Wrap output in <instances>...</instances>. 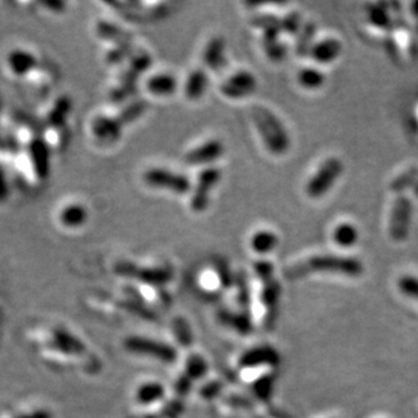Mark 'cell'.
<instances>
[{
    "label": "cell",
    "mask_w": 418,
    "mask_h": 418,
    "mask_svg": "<svg viewBox=\"0 0 418 418\" xmlns=\"http://www.w3.org/2000/svg\"><path fill=\"white\" fill-rule=\"evenodd\" d=\"M317 33V26L313 22H308L302 26L298 33V38L295 42V52L298 56H309L310 50L314 45V38Z\"/></svg>",
    "instance_id": "29"
},
{
    "label": "cell",
    "mask_w": 418,
    "mask_h": 418,
    "mask_svg": "<svg viewBox=\"0 0 418 418\" xmlns=\"http://www.w3.org/2000/svg\"><path fill=\"white\" fill-rule=\"evenodd\" d=\"M149 64H151V57L148 54H137L130 60L127 69L139 76L145 69H148Z\"/></svg>",
    "instance_id": "41"
},
{
    "label": "cell",
    "mask_w": 418,
    "mask_h": 418,
    "mask_svg": "<svg viewBox=\"0 0 418 418\" xmlns=\"http://www.w3.org/2000/svg\"><path fill=\"white\" fill-rule=\"evenodd\" d=\"M410 13H412V16H414L418 21V1L412 3V6H410Z\"/></svg>",
    "instance_id": "44"
},
{
    "label": "cell",
    "mask_w": 418,
    "mask_h": 418,
    "mask_svg": "<svg viewBox=\"0 0 418 418\" xmlns=\"http://www.w3.org/2000/svg\"><path fill=\"white\" fill-rule=\"evenodd\" d=\"M178 88L176 79L167 74L153 75L146 80V90L156 96H167L175 93Z\"/></svg>",
    "instance_id": "22"
},
{
    "label": "cell",
    "mask_w": 418,
    "mask_h": 418,
    "mask_svg": "<svg viewBox=\"0 0 418 418\" xmlns=\"http://www.w3.org/2000/svg\"><path fill=\"white\" fill-rule=\"evenodd\" d=\"M325 74H323L317 68H303L298 72V83L306 90H317L321 88L325 83Z\"/></svg>",
    "instance_id": "31"
},
{
    "label": "cell",
    "mask_w": 418,
    "mask_h": 418,
    "mask_svg": "<svg viewBox=\"0 0 418 418\" xmlns=\"http://www.w3.org/2000/svg\"><path fill=\"white\" fill-rule=\"evenodd\" d=\"M226 271L223 265H214L213 268L203 271L199 277L202 291H204L206 294L217 295L222 290H228L233 281Z\"/></svg>",
    "instance_id": "13"
},
{
    "label": "cell",
    "mask_w": 418,
    "mask_h": 418,
    "mask_svg": "<svg viewBox=\"0 0 418 418\" xmlns=\"http://www.w3.org/2000/svg\"><path fill=\"white\" fill-rule=\"evenodd\" d=\"M209 371V364L206 359L198 355V354H191L185 359L182 364V370L179 372L180 376L186 378L192 385L197 381H203Z\"/></svg>",
    "instance_id": "19"
},
{
    "label": "cell",
    "mask_w": 418,
    "mask_h": 418,
    "mask_svg": "<svg viewBox=\"0 0 418 418\" xmlns=\"http://www.w3.org/2000/svg\"><path fill=\"white\" fill-rule=\"evenodd\" d=\"M400 293L407 298L412 299L418 303V278L413 275H403L398 279L397 281Z\"/></svg>",
    "instance_id": "35"
},
{
    "label": "cell",
    "mask_w": 418,
    "mask_h": 418,
    "mask_svg": "<svg viewBox=\"0 0 418 418\" xmlns=\"http://www.w3.org/2000/svg\"><path fill=\"white\" fill-rule=\"evenodd\" d=\"M344 170V164L339 157H327L315 170L306 185V194L311 199H320L336 185Z\"/></svg>",
    "instance_id": "5"
},
{
    "label": "cell",
    "mask_w": 418,
    "mask_h": 418,
    "mask_svg": "<svg viewBox=\"0 0 418 418\" xmlns=\"http://www.w3.org/2000/svg\"><path fill=\"white\" fill-rule=\"evenodd\" d=\"M279 37L280 34L264 33L263 40H262L265 54L268 56L269 60L275 62L284 60L287 56V47L279 40Z\"/></svg>",
    "instance_id": "28"
},
{
    "label": "cell",
    "mask_w": 418,
    "mask_h": 418,
    "mask_svg": "<svg viewBox=\"0 0 418 418\" xmlns=\"http://www.w3.org/2000/svg\"><path fill=\"white\" fill-rule=\"evenodd\" d=\"M314 274H332L347 278H359L364 274L360 259L344 255H314L284 268V277L290 280L306 278Z\"/></svg>",
    "instance_id": "1"
},
{
    "label": "cell",
    "mask_w": 418,
    "mask_h": 418,
    "mask_svg": "<svg viewBox=\"0 0 418 418\" xmlns=\"http://www.w3.org/2000/svg\"><path fill=\"white\" fill-rule=\"evenodd\" d=\"M376 418H388V417H376Z\"/></svg>",
    "instance_id": "49"
},
{
    "label": "cell",
    "mask_w": 418,
    "mask_h": 418,
    "mask_svg": "<svg viewBox=\"0 0 418 418\" xmlns=\"http://www.w3.org/2000/svg\"><path fill=\"white\" fill-rule=\"evenodd\" d=\"M223 144L219 139H210L207 142H203L199 146L191 149L186 156V160L188 166H206L217 161L221 156L223 155Z\"/></svg>",
    "instance_id": "12"
},
{
    "label": "cell",
    "mask_w": 418,
    "mask_h": 418,
    "mask_svg": "<svg viewBox=\"0 0 418 418\" xmlns=\"http://www.w3.org/2000/svg\"><path fill=\"white\" fill-rule=\"evenodd\" d=\"M250 23L263 33H279V34L283 33L281 18H278L274 14H262V16H255Z\"/></svg>",
    "instance_id": "33"
},
{
    "label": "cell",
    "mask_w": 418,
    "mask_h": 418,
    "mask_svg": "<svg viewBox=\"0 0 418 418\" xmlns=\"http://www.w3.org/2000/svg\"><path fill=\"white\" fill-rule=\"evenodd\" d=\"M29 160H30V166L34 170V175L44 180L49 173V153L50 149L45 142L44 139H30L29 141Z\"/></svg>",
    "instance_id": "14"
},
{
    "label": "cell",
    "mask_w": 418,
    "mask_h": 418,
    "mask_svg": "<svg viewBox=\"0 0 418 418\" xmlns=\"http://www.w3.org/2000/svg\"><path fill=\"white\" fill-rule=\"evenodd\" d=\"M225 41L221 37H213L203 50L202 60L209 69H219L225 62Z\"/></svg>",
    "instance_id": "20"
},
{
    "label": "cell",
    "mask_w": 418,
    "mask_h": 418,
    "mask_svg": "<svg viewBox=\"0 0 418 418\" xmlns=\"http://www.w3.org/2000/svg\"><path fill=\"white\" fill-rule=\"evenodd\" d=\"M341 52H342V44L339 40L325 38L313 45L309 56L314 62L329 64L337 60L340 57Z\"/></svg>",
    "instance_id": "18"
},
{
    "label": "cell",
    "mask_w": 418,
    "mask_h": 418,
    "mask_svg": "<svg viewBox=\"0 0 418 418\" xmlns=\"http://www.w3.org/2000/svg\"><path fill=\"white\" fill-rule=\"evenodd\" d=\"M146 110V103L145 102H134L132 105H129L127 108H124L120 115L117 117V120L122 124V126L126 124H132L134 122L137 118H139Z\"/></svg>",
    "instance_id": "36"
},
{
    "label": "cell",
    "mask_w": 418,
    "mask_h": 418,
    "mask_svg": "<svg viewBox=\"0 0 418 418\" xmlns=\"http://www.w3.org/2000/svg\"><path fill=\"white\" fill-rule=\"evenodd\" d=\"M118 277L137 280L139 284L161 287L172 278V272L163 267H144L132 262H118L114 267Z\"/></svg>",
    "instance_id": "6"
},
{
    "label": "cell",
    "mask_w": 418,
    "mask_h": 418,
    "mask_svg": "<svg viewBox=\"0 0 418 418\" xmlns=\"http://www.w3.org/2000/svg\"><path fill=\"white\" fill-rule=\"evenodd\" d=\"M124 348L132 355L148 357L163 364H173L178 360V351L173 345L144 336H127Z\"/></svg>",
    "instance_id": "4"
},
{
    "label": "cell",
    "mask_w": 418,
    "mask_h": 418,
    "mask_svg": "<svg viewBox=\"0 0 418 418\" xmlns=\"http://www.w3.org/2000/svg\"><path fill=\"white\" fill-rule=\"evenodd\" d=\"M7 195H8V187L6 183L3 172L0 170V201H4L7 198Z\"/></svg>",
    "instance_id": "43"
},
{
    "label": "cell",
    "mask_w": 418,
    "mask_h": 418,
    "mask_svg": "<svg viewBox=\"0 0 418 418\" xmlns=\"http://www.w3.org/2000/svg\"><path fill=\"white\" fill-rule=\"evenodd\" d=\"M262 287H260V295L259 301L262 303V314H260V323L262 326H271L277 317L278 311L279 299H280V293H281V286L278 280L274 278L260 280Z\"/></svg>",
    "instance_id": "10"
},
{
    "label": "cell",
    "mask_w": 418,
    "mask_h": 418,
    "mask_svg": "<svg viewBox=\"0 0 418 418\" xmlns=\"http://www.w3.org/2000/svg\"><path fill=\"white\" fill-rule=\"evenodd\" d=\"M386 4H373L368 8V21L375 29L381 31H391L394 29L395 19L390 14Z\"/></svg>",
    "instance_id": "24"
},
{
    "label": "cell",
    "mask_w": 418,
    "mask_h": 418,
    "mask_svg": "<svg viewBox=\"0 0 418 418\" xmlns=\"http://www.w3.org/2000/svg\"><path fill=\"white\" fill-rule=\"evenodd\" d=\"M142 180L149 187L168 190L176 194H187L191 190V182L187 176L164 168L145 170Z\"/></svg>",
    "instance_id": "9"
},
{
    "label": "cell",
    "mask_w": 418,
    "mask_h": 418,
    "mask_svg": "<svg viewBox=\"0 0 418 418\" xmlns=\"http://www.w3.org/2000/svg\"><path fill=\"white\" fill-rule=\"evenodd\" d=\"M417 182L418 168L417 167H410L391 180L390 188H391V191H394L395 194L400 195V194H403L405 191H407L409 188L416 186Z\"/></svg>",
    "instance_id": "30"
},
{
    "label": "cell",
    "mask_w": 418,
    "mask_h": 418,
    "mask_svg": "<svg viewBox=\"0 0 418 418\" xmlns=\"http://www.w3.org/2000/svg\"><path fill=\"white\" fill-rule=\"evenodd\" d=\"M302 18L299 13L291 11L281 18V30L287 34H296L302 29Z\"/></svg>",
    "instance_id": "37"
},
{
    "label": "cell",
    "mask_w": 418,
    "mask_h": 418,
    "mask_svg": "<svg viewBox=\"0 0 418 418\" xmlns=\"http://www.w3.org/2000/svg\"><path fill=\"white\" fill-rule=\"evenodd\" d=\"M413 192H414V195H416V198H418V182L416 186L413 187Z\"/></svg>",
    "instance_id": "47"
},
{
    "label": "cell",
    "mask_w": 418,
    "mask_h": 418,
    "mask_svg": "<svg viewBox=\"0 0 418 418\" xmlns=\"http://www.w3.org/2000/svg\"><path fill=\"white\" fill-rule=\"evenodd\" d=\"M142 418H166L163 417L161 414H158V413H156V414H151V416H145V417Z\"/></svg>",
    "instance_id": "46"
},
{
    "label": "cell",
    "mask_w": 418,
    "mask_h": 418,
    "mask_svg": "<svg viewBox=\"0 0 418 418\" xmlns=\"http://www.w3.org/2000/svg\"><path fill=\"white\" fill-rule=\"evenodd\" d=\"M252 120L256 126L265 148L272 155H284L290 149V136L278 117L263 106H255Z\"/></svg>",
    "instance_id": "3"
},
{
    "label": "cell",
    "mask_w": 418,
    "mask_h": 418,
    "mask_svg": "<svg viewBox=\"0 0 418 418\" xmlns=\"http://www.w3.org/2000/svg\"><path fill=\"white\" fill-rule=\"evenodd\" d=\"M223 390V383L221 379H203V383L197 390L198 397L203 400V401H211L216 400L218 395L222 393Z\"/></svg>",
    "instance_id": "34"
},
{
    "label": "cell",
    "mask_w": 418,
    "mask_h": 418,
    "mask_svg": "<svg viewBox=\"0 0 418 418\" xmlns=\"http://www.w3.org/2000/svg\"><path fill=\"white\" fill-rule=\"evenodd\" d=\"M87 210L79 203H71L62 207L59 219L65 228H79L87 221Z\"/></svg>",
    "instance_id": "23"
},
{
    "label": "cell",
    "mask_w": 418,
    "mask_h": 418,
    "mask_svg": "<svg viewBox=\"0 0 418 418\" xmlns=\"http://www.w3.org/2000/svg\"><path fill=\"white\" fill-rule=\"evenodd\" d=\"M7 66L18 78H26L30 76L37 69L38 60L30 52L23 49H16L11 53H8Z\"/></svg>",
    "instance_id": "17"
},
{
    "label": "cell",
    "mask_w": 418,
    "mask_h": 418,
    "mask_svg": "<svg viewBox=\"0 0 418 418\" xmlns=\"http://www.w3.org/2000/svg\"><path fill=\"white\" fill-rule=\"evenodd\" d=\"M71 99L68 96H60L53 108L47 112L45 118V127L49 129H59V127H65V122L68 118V114L71 111Z\"/></svg>",
    "instance_id": "21"
},
{
    "label": "cell",
    "mask_w": 418,
    "mask_h": 418,
    "mask_svg": "<svg viewBox=\"0 0 418 418\" xmlns=\"http://www.w3.org/2000/svg\"><path fill=\"white\" fill-rule=\"evenodd\" d=\"M96 34L108 41H115L117 44H126L130 40V35L126 31L120 29L118 26H114L111 23L100 22L96 28Z\"/></svg>",
    "instance_id": "32"
},
{
    "label": "cell",
    "mask_w": 418,
    "mask_h": 418,
    "mask_svg": "<svg viewBox=\"0 0 418 418\" xmlns=\"http://www.w3.org/2000/svg\"><path fill=\"white\" fill-rule=\"evenodd\" d=\"M209 78L204 71L195 69L190 74L185 86V95L190 100H198L207 88Z\"/></svg>",
    "instance_id": "26"
},
{
    "label": "cell",
    "mask_w": 418,
    "mask_h": 418,
    "mask_svg": "<svg viewBox=\"0 0 418 418\" xmlns=\"http://www.w3.org/2000/svg\"><path fill=\"white\" fill-rule=\"evenodd\" d=\"M166 395H167V390L164 388V385L156 381H149L137 386L133 394V400L137 406L151 407V406H158L160 403L164 402Z\"/></svg>",
    "instance_id": "15"
},
{
    "label": "cell",
    "mask_w": 418,
    "mask_h": 418,
    "mask_svg": "<svg viewBox=\"0 0 418 418\" xmlns=\"http://www.w3.org/2000/svg\"><path fill=\"white\" fill-rule=\"evenodd\" d=\"M221 170L209 166L199 172L197 179V187L190 198V209L195 213H202L207 209L210 202V192L217 187L221 180Z\"/></svg>",
    "instance_id": "8"
},
{
    "label": "cell",
    "mask_w": 418,
    "mask_h": 418,
    "mask_svg": "<svg viewBox=\"0 0 418 418\" xmlns=\"http://www.w3.org/2000/svg\"><path fill=\"white\" fill-rule=\"evenodd\" d=\"M3 418H53V414L47 409H30L22 410L13 414H7Z\"/></svg>",
    "instance_id": "42"
},
{
    "label": "cell",
    "mask_w": 418,
    "mask_h": 418,
    "mask_svg": "<svg viewBox=\"0 0 418 418\" xmlns=\"http://www.w3.org/2000/svg\"><path fill=\"white\" fill-rule=\"evenodd\" d=\"M416 35H417V37H418V21H417V23H416Z\"/></svg>",
    "instance_id": "48"
},
{
    "label": "cell",
    "mask_w": 418,
    "mask_h": 418,
    "mask_svg": "<svg viewBox=\"0 0 418 418\" xmlns=\"http://www.w3.org/2000/svg\"><path fill=\"white\" fill-rule=\"evenodd\" d=\"M413 218V203L405 195H397L390 211L388 234L395 243H402L410 233Z\"/></svg>",
    "instance_id": "7"
},
{
    "label": "cell",
    "mask_w": 418,
    "mask_h": 418,
    "mask_svg": "<svg viewBox=\"0 0 418 418\" xmlns=\"http://www.w3.org/2000/svg\"><path fill=\"white\" fill-rule=\"evenodd\" d=\"M278 236L272 231H267V229L253 233V236L250 238V248L259 255L271 253L274 249L278 247Z\"/></svg>",
    "instance_id": "25"
},
{
    "label": "cell",
    "mask_w": 418,
    "mask_h": 418,
    "mask_svg": "<svg viewBox=\"0 0 418 418\" xmlns=\"http://www.w3.org/2000/svg\"><path fill=\"white\" fill-rule=\"evenodd\" d=\"M315 418H340L337 417L336 414H321V416H317Z\"/></svg>",
    "instance_id": "45"
},
{
    "label": "cell",
    "mask_w": 418,
    "mask_h": 418,
    "mask_svg": "<svg viewBox=\"0 0 418 418\" xmlns=\"http://www.w3.org/2000/svg\"><path fill=\"white\" fill-rule=\"evenodd\" d=\"M127 56H130V42L118 44L114 49H111L108 53V62L110 64H117L124 60Z\"/></svg>",
    "instance_id": "40"
},
{
    "label": "cell",
    "mask_w": 418,
    "mask_h": 418,
    "mask_svg": "<svg viewBox=\"0 0 418 418\" xmlns=\"http://www.w3.org/2000/svg\"><path fill=\"white\" fill-rule=\"evenodd\" d=\"M253 272L259 280L274 278L275 277V267L271 262L267 260H259L253 264Z\"/></svg>",
    "instance_id": "39"
},
{
    "label": "cell",
    "mask_w": 418,
    "mask_h": 418,
    "mask_svg": "<svg viewBox=\"0 0 418 418\" xmlns=\"http://www.w3.org/2000/svg\"><path fill=\"white\" fill-rule=\"evenodd\" d=\"M332 238L339 247L351 248L359 241V231L355 225L349 222H342L335 228Z\"/></svg>",
    "instance_id": "27"
},
{
    "label": "cell",
    "mask_w": 418,
    "mask_h": 418,
    "mask_svg": "<svg viewBox=\"0 0 418 418\" xmlns=\"http://www.w3.org/2000/svg\"><path fill=\"white\" fill-rule=\"evenodd\" d=\"M122 133V124L117 118L100 115L91 122V134L100 142H115Z\"/></svg>",
    "instance_id": "16"
},
{
    "label": "cell",
    "mask_w": 418,
    "mask_h": 418,
    "mask_svg": "<svg viewBox=\"0 0 418 418\" xmlns=\"http://www.w3.org/2000/svg\"><path fill=\"white\" fill-rule=\"evenodd\" d=\"M172 329H173V337L179 344H182V345L191 344V340H192L191 330L185 320H176L172 325Z\"/></svg>",
    "instance_id": "38"
},
{
    "label": "cell",
    "mask_w": 418,
    "mask_h": 418,
    "mask_svg": "<svg viewBox=\"0 0 418 418\" xmlns=\"http://www.w3.org/2000/svg\"><path fill=\"white\" fill-rule=\"evenodd\" d=\"M257 90V80L248 71L234 72L221 84V93L231 99H241Z\"/></svg>",
    "instance_id": "11"
},
{
    "label": "cell",
    "mask_w": 418,
    "mask_h": 418,
    "mask_svg": "<svg viewBox=\"0 0 418 418\" xmlns=\"http://www.w3.org/2000/svg\"><path fill=\"white\" fill-rule=\"evenodd\" d=\"M33 340L40 345L41 354L50 357L54 363H62L65 366L76 363L78 360L86 363L88 360L87 345L65 327L52 326L41 329L34 333Z\"/></svg>",
    "instance_id": "2"
}]
</instances>
